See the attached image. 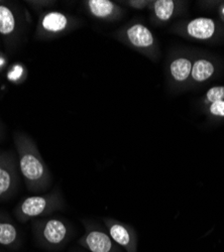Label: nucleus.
I'll return each instance as SVG.
<instances>
[{
    "instance_id": "nucleus-9",
    "label": "nucleus",
    "mask_w": 224,
    "mask_h": 252,
    "mask_svg": "<svg viewBox=\"0 0 224 252\" xmlns=\"http://www.w3.org/2000/svg\"><path fill=\"white\" fill-rule=\"evenodd\" d=\"M127 37L133 47L148 49L154 44V36L151 31L142 25H133L127 30Z\"/></svg>"
},
{
    "instance_id": "nucleus-6",
    "label": "nucleus",
    "mask_w": 224,
    "mask_h": 252,
    "mask_svg": "<svg viewBox=\"0 0 224 252\" xmlns=\"http://www.w3.org/2000/svg\"><path fill=\"white\" fill-rule=\"evenodd\" d=\"M20 177L17 157L0 152V201L9 199L16 192Z\"/></svg>"
},
{
    "instance_id": "nucleus-8",
    "label": "nucleus",
    "mask_w": 224,
    "mask_h": 252,
    "mask_svg": "<svg viewBox=\"0 0 224 252\" xmlns=\"http://www.w3.org/2000/svg\"><path fill=\"white\" fill-rule=\"evenodd\" d=\"M22 244L23 236L18 227L9 217L0 215V246L17 250Z\"/></svg>"
},
{
    "instance_id": "nucleus-23",
    "label": "nucleus",
    "mask_w": 224,
    "mask_h": 252,
    "mask_svg": "<svg viewBox=\"0 0 224 252\" xmlns=\"http://www.w3.org/2000/svg\"><path fill=\"white\" fill-rule=\"evenodd\" d=\"M222 11H223V14H224V7H223V10H222Z\"/></svg>"
},
{
    "instance_id": "nucleus-5",
    "label": "nucleus",
    "mask_w": 224,
    "mask_h": 252,
    "mask_svg": "<svg viewBox=\"0 0 224 252\" xmlns=\"http://www.w3.org/2000/svg\"><path fill=\"white\" fill-rule=\"evenodd\" d=\"M84 227L85 233L78 243L88 252H124L110 237L107 230L89 222H84Z\"/></svg>"
},
{
    "instance_id": "nucleus-12",
    "label": "nucleus",
    "mask_w": 224,
    "mask_h": 252,
    "mask_svg": "<svg viewBox=\"0 0 224 252\" xmlns=\"http://www.w3.org/2000/svg\"><path fill=\"white\" fill-rule=\"evenodd\" d=\"M89 11L98 18H108L116 10V6L109 0H89L87 1Z\"/></svg>"
},
{
    "instance_id": "nucleus-4",
    "label": "nucleus",
    "mask_w": 224,
    "mask_h": 252,
    "mask_svg": "<svg viewBox=\"0 0 224 252\" xmlns=\"http://www.w3.org/2000/svg\"><path fill=\"white\" fill-rule=\"evenodd\" d=\"M72 26V19L59 10H46L40 13L35 29L37 39H52L64 34Z\"/></svg>"
},
{
    "instance_id": "nucleus-1",
    "label": "nucleus",
    "mask_w": 224,
    "mask_h": 252,
    "mask_svg": "<svg viewBox=\"0 0 224 252\" xmlns=\"http://www.w3.org/2000/svg\"><path fill=\"white\" fill-rule=\"evenodd\" d=\"M14 145L19 173L27 190L33 194L48 191L53 182L52 174L33 139L25 132H16Z\"/></svg>"
},
{
    "instance_id": "nucleus-2",
    "label": "nucleus",
    "mask_w": 224,
    "mask_h": 252,
    "mask_svg": "<svg viewBox=\"0 0 224 252\" xmlns=\"http://www.w3.org/2000/svg\"><path fill=\"white\" fill-rule=\"evenodd\" d=\"M32 229L36 245L51 252L63 249L73 236L71 225L66 220L56 217L33 220Z\"/></svg>"
},
{
    "instance_id": "nucleus-7",
    "label": "nucleus",
    "mask_w": 224,
    "mask_h": 252,
    "mask_svg": "<svg viewBox=\"0 0 224 252\" xmlns=\"http://www.w3.org/2000/svg\"><path fill=\"white\" fill-rule=\"evenodd\" d=\"M106 230L113 241L126 252H138L137 235L134 229L117 220L105 219Z\"/></svg>"
},
{
    "instance_id": "nucleus-14",
    "label": "nucleus",
    "mask_w": 224,
    "mask_h": 252,
    "mask_svg": "<svg viewBox=\"0 0 224 252\" xmlns=\"http://www.w3.org/2000/svg\"><path fill=\"white\" fill-rule=\"evenodd\" d=\"M191 62L187 59H178L171 65V73L177 81H185L191 74Z\"/></svg>"
},
{
    "instance_id": "nucleus-20",
    "label": "nucleus",
    "mask_w": 224,
    "mask_h": 252,
    "mask_svg": "<svg viewBox=\"0 0 224 252\" xmlns=\"http://www.w3.org/2000/svg\"><path fill=\"white\" fill-rule=\"evenodd\" d=\"M70 252H85V251H83V250H79V249H74V250H72V251H70Z\"/></svg>"
},
{
    "instance_id": "nucleus-21",
    "label": "nucleus",
    "mask_w": 224,
    "mask_h": 252,
    "mask_svg": "<svg viewBox=\"0 0 224 252\" xmlns=\"http://www.w3.org/2000/svg\"><path fill=\"white\" fill-rule=\"evenodd\" d=\"M4 63V61H3V59H0V66H1L2 64Z\"/></svg>"
},
{
    "instance_id": "nucleus-3",
    "label": "nucleus",
    "mask_w": 224,
    "mask_h": 252,
    "mask_svg": "<svg viewBox=\"0 0 224 252\" xmlns=\"http://www.w3.org/2000/svg\"><path fill=\"white\" fill-rule=\"evenodd\" d=\"M65 207V201L59 189L46 193L30 196L20 200L14 209L18 222L28 223L61 211Z\"/></svg>"
},
{
    "instance_id": "nucleus-19",
    "label": "nucleus",
    "mask_w": 224,
    "mask_h": 252,
    "mask_svg": "<svg viewBox=\"0 0 224 252\" xmlns=\"http://www.w3.org/2000/svg\"><path fill=\"white\" fill-rule=\"evenodd\" d=\"M30 3L31 6H39V5H44V6H50V5H53L51 1H27Z\"/></svg>"
},
{
    "instance_id": "nucleus-11",
    "label": "nucleus",
    "mask_w": 224,
    "mask_h": 252,
    "mask_svg": "<svg viewBox=\"0 0 224 252\" xmlns=\"http://www.w3.org/2000/svg\"><path fill=\"white\" fill-rule=\"evenodd\" d=\"M17 30V17L14 10L7 4H0V34L11 36Z\"/></svg>"
},
{
    "instance_id": "nucleus-18",
    "label": "nucleus",
    "mask_w": 224,
    "mask_h": 252,
    "mask_svg": "<svg viewBox=\"0 0 224 252\" xmlns=\"http://www.w3.org/2000/svg\"><path fill=\"white\" fill-rule=\"evenodd\" d=\"M129 5L133 8H137V9H140V8H144L147 4L146 1H129L128 2Z\"/></svg>"
},
{
    "instance_id": "nucleus-22",
    "label": "nucleus",
    "mask_w": 224,
    "mask_h": 252,
    "mask_svg": "<svg viewBox=\"0 0 224 252\" xmlns=\"http://www.w3.org/2000/svg\"><path fill=\"white\" fill-rule=\"evenodd\" d=\"M0 252H6V251H4V250H2V249H0Z\"/></svg>"
},
{
    "instance_id": "nucleus-17",
    "label": "nucleus",
    "mask_w": 224,
    "mask_h": 252,
    "mask_svg": "<svg viewBox=\"0 0 224 252\" xmlns=\"http://www.w3.org/2000/svg\"><path fill=\"white\" fill-rule=\"evenodd\" d=\"M210 112L216 116H224V101L221 100L212 103L210 107Z\"/></svg>"
},
{
    "instance_id": "nucleus-15",
    "label": "nucleus",
    "mask_w": 224,
    "mask_h": 252,
    "mask_svg": "<svg viewBox=\"0 0 224 252\" xmlns=\"http://www.w3.org/2000/svg\"><path fill=\"white\" fill-rule=\"evenodd\" d=\"M174 11V2L172 0H158L155 2V13L158 18L168 20Z\"/></svg>"
},
{
    "instance_id": "nucleus-10",
    "label": "nucleus",
    "mask_w": 224,
    "mask_h": 252,
    "mask_svg": "<svg viewBox=\"0 0 224 252\" xmlns=\"http://www.w3.org/2000/svg\"><path fill=\"white\" fill-rule=\"evenodd\" d=\"M188 33L199 39H206L213 35L215 26L212 19L209 18H196L188 25Z\"/></svg>"
},
{
    "instance_id": "nucleus-13",
    "label": "nucleus",
    "mask_w": 224,
    "mask_h": 252,
    "mask_svg": "<svg viewBox=\"0 0 224 252\" xmlns=\"http://www.w3.org/2000/svg\"><path fill=\"white\" fill-rule=\"evenodd\" d=\"M214 72V67L209 61L199 60L193 65L191 74L194 80L198 82L205 81L209 79Z\"/></svg>"
},
{
    "instance_id": "nucleus-16",
    "label": "nucleus",
    "mask_w": 224,
    "mask_h": 252,
    "mask_svg": "<svg viewBox=\"0 0 224 252\" xmlns=\"http://www.w3.org/2000/svg\"><path fill=\"white\" fill-rule=\"evenodd\" d=\"M224 98V87H213L207 92V99L212 103L221 101Z\"/></svg>"
}]
</instances>
